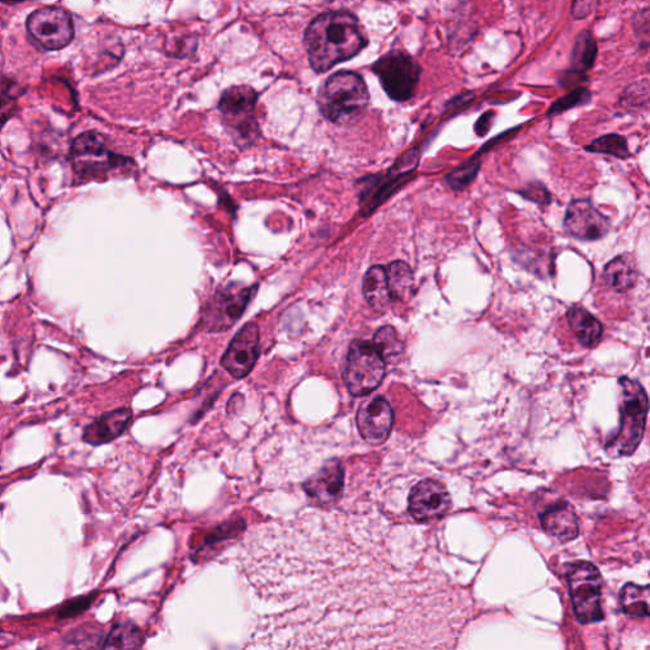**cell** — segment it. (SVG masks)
Here are the masks:
<instances>
[{
    "instance_id": "6da1fadb",
    "label": "cell",
    "mask_w": 650,
    "mask_h": 650,
    "mask_svg": "<svg viewBox=\"0 0 650 650\" xmlns=\"http://www.w3.org/2000/svg\"><path fill=\"white\" fill-rule=\"evenodd\" d=\"M367 39L355 14H320L305 32V47L314 72L325 73L364 50Z\"/></svg>"
},
{
    "instance_id": "7a4b0ae2",
    "label": "cell",
    "mask_w": 650,
    "mask_h": 650,
    "mask_svg": "<svg viewBox=\"0 0 650 650\" xmlns=\"http://www.w3.org/2000/svg\"><path fill=\"white\" fill-rule=\"evenodd\" d=\"M620 427L606 444L612 458L633 455L644 436L648 416V395L637 380L621 378Z\"/></svg>"
},
{
    "instance_id": "3957f363",
    "label": "cell",
    "mask_w": 650,
    "mask_h": 650,
    "mask_svg": "<svg viewBox=\"0 0 650 650\" xmlns=\"http://www.w3.org/2000/svg\"><path fill=\"white\" fill-rule=\"evenodd\" d=\"M370 96L364 79L353 72L333 74L319 91L318 106L328 121L337 125L355 122L366 107Z\"/></svg>"
},
{
    "instance_id": "277c9868",
    "label": "cell",
    "mask_w": 650,
    "mask_h": 650,
    "mask_svg": "<svg viewBox=\"0 0 650 650\" xmlns=\"http://www.w3.org/2000/svg\"><path fill=\"white\" fill-rule=\"evenodd\" d=\"M567 581L574 614L579 623L592 624L604 620L601 606L602 579L595 565L583 560L569 564Z\"/></svg>"
},
{
    "instance_id": "5b68a950",
    "label": "cell",
    "mask_w": 650,
    "mask_h": 650,
    "mask_svg": "<svg viewBox=\"0 0 650 650\" xmlns=\"http://www.w3.org/2000/svg\"><path fill=\"white\" fill-rule=\"evenodd\" d=\"M386 362L376 350L374 343L355 341L348 351L343 380L348 392L355 397H365L383 383Z\"/></svg>"
},
{
    "instance_id": "8992f818",
    "label": "cell",
    "mask_w": 650,
    "mask_h": 650,
    "mask_svg": "<svg viewBox=\"0 0 650 650\" xmlns=\"http://www.w3.org/2000/svg\"><path fill=\"white\" fill-rule=\"evenodd\" d=\"M372 70L378 75L386 94L397 102L411 100L422 74L418 61L400 50H393L381 56Z\"/></svg>"
},
{
    "instance_id": "52a82bcc",
    "label": "cell",
    "mask_w": 650,
    "mask_h": 650,
    "mask_svg": "<svg viewBox=\"0 0 650 650\" xmlns=\"http://www.w3.org/2000/svg\"><path fill=\"white\" fill-rule=\"evenodd\" d=\"M257 100L258 93L248 86L226 89L220 98L219 110L225 125L239 144H251L258 138V122L254 116Z\"/></svg>"
},
{
    "instance_id": "ba28073f",
    "label": "cell",
    "mask_w": 650,
    "mask_h": 650,
    "mask_svg": "<svg viewBox=\"0 0 650 650\" xmlns=\"http://www.w3.org/2000/svg\"><path fill=\"white\" fill-rule=\"evenodd\" d=\"M257 292V285L230 284L216 291L202 314L201 325L209 332H224L232 328Z\"/></svg>"
},
{
    "instance_id": "9c48e42d",
    "label": "cell",
    "mask_w": 650,
    "mask_h": 650,
    "mask_svg": "<svg viewBox=\"0 0 650 650\" xmlns=\"http://www.w3.org/2000/svg\"><path fill=\"white\" fill-rule=\"evenodd\" d=\"M70 162L79 176L98 177L130 160L112 153L101 134L87 131L74 140Z\"/></svg>"
},
{
    "instance_id": "30bf717a",
    "label": "cell",
    "mask_w": 650,
    "mask_h": 650,
    "mask_svg": "<svg viewBox=\"0 0 650 650\" xmlns=\"http://www.w3.org/2000/svg\"><path fill=\"white\" fill-rule=\"evenodd\" d=\"M32 39L46 50H61L74 39V25L68 11L59 7L36 9L27 20Z\"/></svg>"
},
{
    "instance_id": "8fae6325",
    "label": "cell",
    "mask_w": 650,
    "mask_h": 650,
    "mask_svg": "<svg viewBox=\"0 0 650 650\" xmlns=\"http://www.w3.org/2000/svg\"><path fill=\"white\" fill-rule=\"evenodd\" d=\"M417 164L418 155H416V150H412V152L399 159L388 177H370L362 180L360 182V200L364 215L374 213L376 207H379L389 196H392L395 190L402 186L405 180L411 176Z\"/></svg>"
},
{
    "instance_id": "7c38bea8",
    "label": "cell",
    "mask_w": 650,
    "mask_h": 650,
    "mask_svg": "<svg viewBox=\"0 0 650 650\" xmlns=\"http://www.w3.org/2000/svg\"><path fill=\"white\" fill-rule=\"evenodd\" d=\"M452 501L445 485L425 479L414 485L409 494V513L418 522L440 520L451 510Z\"/></svg>"
},
{
    "instance_id": "4fadbf2b",
    "label": "cell",
    "mask_w": 650,
    "mask_h": 650,
    "mask_svg": "<svg viewBox=\"0 0 650 650\" xmlns=\"http://www.w3.org/2000/svg\"><path fill=\"white\" fill-rule=\"evenodd\" d=\"M258 356L259 329L256 323H248L235 334L221 359V365L235 379H243L253 370Z\"/></svg>"
},
{
    "instance_id": "5bb4252c",
    "label": "cell",
    "mask_w": 650,
    "mask_h": 650,
    "mask_svg": "<svg viewBox=\"0 0 650 650\" xmlns=\"http://www.w3.org/2000/svg\"><path fill=\"white\" fill-rule=\"evenodd\" d=\"M564 228L578 239L597 240L609 233L610 223L591 201L577 200L568 206Z\"/></svg>"
},
{
    "instance_id": "9a60e30c",
    "label": "cell",
    "mask_w": 650,
    "mask_h": 650,
    "mask_svg": "<svg viewBox=\"0 0 650 650\" xmlns=\"http://www.w3.org/2000/svg\"><path fill=\"white\" fill-rule=\"evenodd\" d=\"M357 426L364 440L371 445H381L388 440L394 425L392 405L383 397L365 403L357 413Z\"/></svg>"
},
{
    "instance_id": "2e32d148",
    "label": "cell",
    "mask_w": 650,
    "mask_h": 650,
    "mask_svg": "<svg viewBox=\"0 0 650 650\" xmlns=\"http://www.w3.org/2000/svg\"><path fill=\"white\" fill-rule=\"evenodd\" d=\"M131 419H133V412L127 408L103 414L86 427L83 441L92 446L108 444L125 432Z\"/></svg>"
},
{
    "instance_id": "e0dca14e",
    "label": "cell",
    "mask_w": 650,
    "mask_h": 650,
    "mask_svg": "<svg viewBox=\"0 0 650 650\" xmlns=\"http://www.w3.org/2000/svg\"><path fill=\"white\" fill-rule=\"evenodd\" d=\"M541 525L551 538L560 543H568L579 535L578 517L567 503H558L546 510L541 515Z\"/></svg>"
},
{
    "instance_id": "ac0fdd59",
    "label": "cell",
    "mask_w": 650,
    "mask_h": 650,
    "mask_svg": "<svg viewBox=\"0 0 650 650\" xmlns=\"http://www.w3.org/2000/svg\"><path fill=\"white\" fill-rule=\"evenodd\" d=\"M343 487L342 465L336 461L334 464L325 466L315 477L310 478L305 484V491L309 497L320 503H331L338 498Z\"/></svg>"
},
{
    "instance_id": "d6986e66",
    "label": "cell",
    "mask_w": 650,
    "mask_h": 650,
    "mask_svg": "<svg viewBox=\"0 0 650 650\" xmlns=\"http://www.w3.org/2000/svg\"><path fill=\"white\" fill-rule=\"evenodd\" d=\"M604 279L612 290L626 292L633 289L638 281V268L634 258L630 254H621L612 259L605 267Z\"/></svg>"
},
{
    "instance_id": "ffe728a7",
    "label": "cell",
    "mask_w": 650,
    "mask_h": 650,
    "mask_svg": "<svg viewBox=\"0 0 650 650\" xmlns=\"http://www.w3.org/2000/svg\"><path fill=\"white\" fill-rule=\"evenodd\" d=\"M569 325L584 347H595L600 343L604 327L586 309L574 306L567 313Z\"/></svg>"
},
{
    "instance_id": "44dd1931",
    "label": "cell",
    "mask_w": 650,
    "mask_h": 650,
    "mask_svg": "<svg viewBox=\"0 0 650 650\" xmlns=\"http://www.w3.org/2000/svg\"><path fill=\"white\" fill-rule=\"evenodd\" d=\"M364 296L372 309L378 312H384L388 308L392 296H390L388 279H386V271L383 266L371 267L366 272L364 277V284H362Z\"/></svg>"
},
{
    "instance_id": "7402d4cb",
    "label": "cell",
    "mask_w": 650,
    "mask_h": 650,
    "mask_svg": "<svg viewBox=\"0 0 650 650\" xmlns=\"http://www.w3.org/2000/svg\"><path fill=\"white\" fill-rule=\"evenodd\" d=\"M385 271L392 299L398 301L411 299L416 292V281H414L412 268L405 262L395 261L390 263Z\"/></svg>"
},
{
    "instance_id": "603a6c76",
    "label": "cell",
    "mask_w": 650,
    "mask_h": 650,
    "mask_svg": "<svg viewBox=\"0 0 650 650\" xmlns=\"http://www.w3.org/2000/svg\"><path fill=\"white\" fill-rule=\"evenodd\" d=\"M596 56V40L593 39L590 31H583L581 35H578L573 47L571 73L586 74L595 64Z\"/></svg>"
},
{
    "instance_id": "cb8c5ba5",
    "label": "cell",
    "mask_w": 650,
    "mask_h": 650,
    "mask_svg": "<svg viewBox=\"0 0 650 650\" xmlns=\"http://www.w3.org/2000/svg\"><path fill=\"white\" fill-rule=\"evenodd\" d=\"M621 609L630 616H649V586L625 584L620 595Z\"/></svg>"
},
{
    "instance_id": "d4e9b609",
    "label": "cell",
    "mask_w": 650,
    "mask_h": 650,
    "mask_svg": "<svg viewBox=\"0 0 650 650\" xmlns=\"http://www.w3.org/2000/svg\"><path fill=\"white\" fill-rule=\"evenodd\" d=\"M374 346L386 364H395L403 355L404 345L395 328L390 325L381 327L374 336Z\"/></svg>"
},
{
    "instance_id": "484cf974",
    "label": "cell",
    "mask_w": 650,
    "mask_h": 650,
    "mask_svg": "<svg viewBox=\"0 0 650 650\" xmlns=\"http://www.w3.org/2000/svg\"><path fill=\"white\" fill-rule=\"evenodd\" d=\"M143 644V635L136 626L131 624L116 625L107 635L102 647L105 649L139 648Z\"/></svg>"
},
{
    "instance_id": "4316f807",
    "label": "cell",
    "mask_w": 650,
    "mask_h": 650,
    "mask_svg": "<svg viewBox=\"0 0 650 650\" xmlns=\"http://www.w3.org/2000/svg\"><path fill=\"white\" fill-rule=\"evenodd\" d=\"M20 84L13 79L0 74V129L11 119L16 110V101L21 96Z\"/></svg>"
},
{
    "instance_id": "83f0119b",
    "label": "cell",
    "mask_w": 650,
    "mask_h": 650,
    "mask_svg": "<svg viewBox=\"0 0 650 650\" xmlns=\"http://www.w3.org/2000/svg\"><path fill=\"white\" fill-rule=\"evenodd\" d=\"M586 150L591 153L614 155L616 158H628L630 155L628 143L623 136L611 134L602 136L588 145Z\"/></svg>"
},
{
    "instance_id": "f1b7e54d",
    "label": "cell",
    "mask_w": 650,
    "mask_h": 650,
    "mask_svg": "<svg viewBox=\"0 0 650 650\" xmlns=\"http://www.w3.org/2000/svg\"><path fill=\"white\" fill-rule=\"evenodd\" d=\"M480 163L477 158L469 160L446 176V183L454 191H463L475 180L479 173Z\"/></svg>"
},
{
    "instance_id": "f546056e",
    "label": "cell",
    "mask_w": 650,
    "mask_h": 650,
    "mask_svg": "<svg viewBox=\"0 0 650 650\" xmlns=\"http://www.w3.org/2000/svg\"><path fill=\"white\" fill-rule=\"evenodd\" d=\"M590 100L591 93L588 92L586 88H578L576 91H573L571 94H568V96L562 98V100L555 102L554 105L550 107L548 115H559V113L571 110L573 107L584 105V103H587Z\"/></svg>"
},
{
    "instance_id": "4dcf8cb0",
    "label": "cell",
    "mask_w": 650,
    "mask_h": 650,
    "mask_svg": "<svg viewBox=\"0 0 650 650\" xmlns=\"http://www.w3.org/2000/svg\"><path fill=\"white\" fill-rule=\"evenodd\" d=\"M93 602V596L79 597L67 602L59 611L60 619L78 616L86 612Z\"/></svg>"
},
{
    "instance_id": "1f68e13d",
    "label": "cell",
    "mask_w": 650,
    "mask_h": 650,
    "mask_svg": "<svg viewBox=\"0 0 650 650\" xmlns=\"http://www.w3.org/2000/svg\"><path fill=\"white\" fill-rule=\"evenodd\" d=\"M635 31H637L638 39L640 44H644L645 47L649 44V11L644 9V11L638 14L637 20H635Z\"/></svg>"
},
{
    "instance_id": "d6a6232c",
    "label": "cell",
    "mask_w": 650,
    "mask_h": 650,
    "mask_svg": "<svg viewBox=\"0 0 650 650\" xmlns=\"http://www.w3.org/2000/svg\"><path fill=\"white\" fill-rule=\"evenodd\" d=\"M597 0H574L572 13L574 18H584L595 8Z\"/></svg>"
},
{
    "instance_id": "836d02e7",
    "label": "cell",
    "mask_w": 650,
    "mask_h": 650,
    "mask_svg": "<svg viewBox=\"0 0 650 650\" xmlns=\"http://www.w3.org/2000/svg\"><path fill=\"white\" fill-rule=\"evenodd\" d=\"M529 190L535 192V195H531L527 197V199L538 202V204H549L550 196L548 191L545 190V187L540 186L538 183H536L535 186H530Z\"/></svg>"
},
{
    "instance_id": "e575fe53",
    "label": "cell",
    "mask_w": 650,
    "mask_h": 650,
    "mask_svg": "<svg viewBox=\"0 0 650 650\" xmlns=\"http://www.w3.org/2000/svg\"><path fill=\"white\" fill-rule=\"evenodd\" d=\"M493 119V113H485L482 117H480V120L477 122V127H475V131H477V134L480 136L485 135V133H488L489 126H491V121Z\"/></svg>"
},
{
    "instance_id": "d590c367",
    "label": "cell",
    "mask_w": 650,
    "mask_h": 650,
    "mask_svg": "<svg viewBox=\"0 0 650 650\" xmlns=\"http://www.w3.org/2000/svg\"><path fill=\"white\" fill-rule=\"evenodd\" d=\"M0 2L6 3V4H17L23 2V0H0Z\"/></svg>"
}]
</instances>
